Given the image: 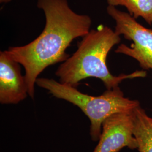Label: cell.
Segmentation results:
<instances>
[{
    "instance_id": "1",
    "label": "cell",
    "mask_w": 152,
    "mask_h": 152,
    "mask_svg": "<svg viewBox=\"0 0 152 152\" xmlns=\"http://www.w3.org/2000/svg\"><path fill=\"white\" fill-rule=\"evenodd\" d=\"M37 6L45 15L43 31L29 44L6 51L24 67L28 95L32 99L38 76L49 66L65 61L69 57L66 49L89 32L92 24L90 16L73 11L67 0H37Z\"/></svg>"
},
{
    "instance_id": "2",
    "label": "cell",
    "mask_w": 152,
    "mask_h": 152,
    "mask_svg": "<svg viewBox=\"0 0 152 152\" xmlns=\"http://www.w3.org/2000/svg\"><path fill=\"white\" fill-rule=\"evenodd\" d=\"M121 41L120 35L107 26L100 25L96 29H91L82 37L76 52L58 67L55 75L61 83L74 87H77L82 80L94 77L103 82L107 90L119 86L125 80L145 77V71L117 76L109 72L107 56Z\"/></svg>"
},
{
    "instance_id": "3",
    "label": "cell",
    "mask_w": 152,
    "mask_h": 152,
    "mask_svg": "<svg viewBox=\"0 0 152 152\" xmlns=\"http://www.w3.org/2000/svg\"><path fill=\"white\" fill-rule=\"evenodd\" d=\"M36 85L48 90L55 98L64 100L81 109L90 121V135L93 141L99 140L103 123L109 116L132 112L140 106L139 101L125 97L119 86L107 90L101 95L94 96L54 79L38 78Z\"/></svg>"
},
{
    "instance_id": "4",
    "label": "cell",
    "mask_w": 152,
    "mask_h": 152,
    "mask_svg": "<svg viewBox=\"0 0 152 152\" xmlns=\"http://www.w3.org/2000/svg\"><path fill=\"white\" fill-rule=\"evenodd\" d=\"M107 12L115 22V32L133 42L130 46L121 44L115 52L134 59L144 70L152 71V29L142 26L129 13L115 6H108Z\"/></svg>"
},
{
    "instance_id": "5",
    "label": "cell",
    "mask_w": 152,
    "mask_h": 152,
    "mask_svg": "<svg viewBox=\"0 0 152 152\" xmlns=\"http://www.w3.org/2000/svg\"><path fill=\"white\" fill-rule=\"evenodd\" d=\"M134 110L113 114L104 121L98 145L93 152H119L125 147L137 149L133 133Z\"/></svg>"
},
{
    "instance_id": "6",
    "label": "cell",
    "mask_w": 152,
    "mask_h": 152,
    "mask_svg": "<svg viewBox=\"0 0 152 152\" xmlns=\"http://www.w3.org/2000/svg\"><path fill=\"white\" fill-rule=\"evenodd\" d=\"M20 65L6 51H1L0 103L2 104H16L27 97V83Z\"/></svg>"
},
{
    "instance_id": "7",
    "label": "cell",
    "mask_w": 152,
    "mask_h": 152,
    "mask_svg": "<svg viewBox=\"0 0 152 152\" xmlns=\"http://www.w3.org/2000/svg\"><path fill=\"white\" fill-rule=\"evenodd\" d=\"M133 133L139 152H152V118L140 106L134 110Z\"/></svg>"
},
{
    "instance_id": "8",
    "label": "cell",
    "mask_w": 152,
    "mask_h": 152,
    "mask_svg": "<svg viewBox=\"0 0 152 152\" xmlns=\"http://www.w3.org/2000/svg\"><path fill=\"white\" fill-rule=\"evenodd\" d=\"M108 5L124 6L135 19L142 18L152 24V0H107Z\"/></svg>"
},
{
    "instance_id": "9",
    "label": "cell",
    "mask_w": 152,
    "mask_h": 152,
    "mask_svg": "<svg viewBox=\"0 0 152 152\" xmlns=\"http://www.w3.org/2000/svg\"><path fill=\"white\" fill-rule=\"evenodd\" d=\"M11 1V0H0V2L3 3V4H6V3L10 2Z\"/></svg>"
}]
</instances>
